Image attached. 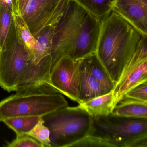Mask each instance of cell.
I'll list each match as a JSON object with an SVG mask.
<instances>
[{"mask_svg": "<svg viewBox=\"0 0 147 147\" xmlns=\"http://www.w3.org/2000/svg\"><path fill=\"white\" fill-rule=\"evenodd\" d=\"M100 21L75 1L69 0L54 35L52 65L62 57L79 60L95 54Z\"/></svg>", "mask_w": 147, "mask_h": 147, "instance_id": "obj_1", "label": "cell"}, {"mask_svg": "<svg viewBox=\"0 0 147 147\" xmlns=\"http://www.w3.org/2000/svg\"><path fill=\"white\" fill-rule=\"evenodd\" d=\"M143 36L113 10L101 20L95 55L115 86Z\"/></svg>", "mask_w": 147, "mask_h": 147, "instance_id": "obj_2", "label": "cell"}, {"mask_svg": "<svg viewBox=\"0 0 147 147\" xmlns=\"http://www.w3.org/2000/svg\"><path fill=\"white\" fill-rule=\"evenodd\" d=\"M42 118L50 131L51 147H70L92 131V117L79 105L65 107Z\"/></svg>", "mask_w": 147, "mask_h": 147, "instance_id": "obj_3", "label": "cell"}, {"mask_svg": "<svg viewBox=\"0 0 147 147\" xmlns=\"http://www.w3.org/2000/svg\"><path fill=\"white\" fill-rule=\"evenodd\" d=\"M68 106L63 94L54 92H16L0 101V122L19 116L43 117Z\"/></svg>", "mask_w": 147, "mask_h": 147, "instance_id": "obj_4", "label": "cell"}, {"mask_svg": "<svg viewBox=\"0 0 147 147\" xmlns=\"http://www.w3.org/2000/svg\"><path fill=\"white\" fill-rule=\"evenodd\" d=\"M91 134L114 147H125L135 138L147 133V119L126 117L111 114L92 117Z\"/></svg>", "mask_w": 147, "mask_h": 147, "instance_id": "obj_5", "label": "cell"}, {"mask_svg": "<svg viewBox=\"0 0 147 147\" xmlns=\"http://www.w3.org/2000/svg\"><path fill=\"white\" fill-rule=\"evenodd\" d=\"M31 54L17 40L13 32L5 49L0 52V87L15 92Z\"/></svg>", "mask_w": 147, "mask_h": 147, "instance_id": "obj_6", "label": "cell"}, {"mask_svg": "<svg viewBox=\"0 0 147 147\" xmlns=\"http://www.w3.org/2000/svg\"><path fill=\"white\" fill-rule=\"evenodd\" d=\"M50 82L54 92L65 95L80 104L79 60L63 57L55 63L51 67Z\"/></svg>", "mask_w": 147, "mask_h": 147, "instance_id": "obj_7", "label": "cell"}, {"mask_svg": "<svg viewBox=\"0 0 147 147\" xmlns=\"http://www.w3.org/2000/svg\"><path fill=\"white\" fill-rule=\"evenodd\" d=\"M52 67L51 55L42 59L37 64L29 60L15 92L22 93L41 91L55 92L51 88L50 82Z\"/></svg>", "mask_w": 147, "mask_h": 147, "instance_id": "obj_8", "label": "cell"}, {"mask_svg": "<svg viewBox=\"0 0 147 147\" xmlns=\"http://www.w3.org/2000/svg\"><path fill=\"white\" fill-rule=\"evenodd\" d=\"M112 10L147 35V0H115Z\"/></svg>", "mask_w": 147, "mask_h": 147, "instance_id": "obj_9", "label": "cell"}, {"mask_svg": "<svg viewBox=\"0 0 147 147\" xmlns=\"http://www.w3.org/2000/svg\"><path fill=\"white\" fill-rule=\"evenodd\" d=\"M147 81V59H146L131 69L115 85L113 90L115 105L127 92L137 86Z\"/></svg>", "mask_w": 147, "mask_h": 147, "instance_id": "obj_10", "label": "cell"}, {"mask_svg": "<svg viewBox=\"0 0 147 147\" xmlns=\"http://www.w3.org/2000/svg\"><path fill=\"white\" fill-rule=\"evenodd\" d=\"M79 98L80 104L110 92L88 73L82 59L79 60Z\"/></svg>", "mask_w": 147, "mask_h": 147, "instance_id": "obj_11", "label": "cell"}, {"mask_svg": "<svg viewBox=\"0 0 147 147\" xmlns=\"http://www.w3.org/2000/svg\"><path fill=\"white\" fill-rule=\"evenodd\" d=\"M60 1L31 0L21 14L30 30L51 13Z\"/></svg>", "mask_w": 147, "mask_h": 147, "instance_id": "obj_12", "label": "cell"}, {"mask_svg": "<svg viewBox=\"0 0 147 147\" xmlns=\"http://www.w3.org/2000/svg\"><path fill=\"white\" fill-rule=\"evenodd\" d=\"M111 113L126 117L147 119V103L124 96L116 103Z\"/></svg>", "mask_w": 147, "mask_h": 147, "instance_id": "obj_13", "label": "cell"}, {"mask_svg": "<svg viewBox=\"0 0 147 147\" xmlns=\"http://www.w3.org/2000/svg\"><path fill=\"white\" fill-rule=\"evenodd\" d=\"M79 105L92 117L107 116L111 113L115 105L113 90Z\"/></svg>", "mask_w": 147, "mask_h": 147, "instance_id": "obj_14", "label": "cell"}, {"mask_svg": "<svg viewBox=\"0 0 147 147\" xmlns=\"http://www.w3.org/2000/svg\"><path fill=\"white\" fill-rule=\"evenodd\" d=\"M58 23L46 27L36 37V42L31 55V62L37 64L42 59L51 55L53 38Z\"/></svg>", "mask_w": 147, "mask_h": 147, "instance_id": "obj_15", "label": "cell"}, {"mask_svg": "<svg viewBox=\"0 0 147 147\" xmlns=\"http://www.w3.org/2000/svg\"><path fill=\"white\" fill-rule=\"evenodd\" d=\"M82 59L87 70L93 77L108 91L113 90L115 84L95 53Z\"/></svg>", "mask_w": 147, "mask_h": 147, "instance_id": "obj_16", "label": "cell"}, {"mask_svg": "<svg viewBox=\"0 0 147 147\" xmlns=\"http://www.w3.org/2000/svg\"><path fill=\"white\" fill-rule=\"evenodd\" d=\"M13 18L14 32L17 40L31 55L35 48L36 39L32 35L21 14L13 13Z\"/></svg>", "mask_w": 147, "mask_h": 147, "instance_id": "obj_17", "label": "cell"}, {"mask_svg": "<svg viewBox=\"0 0 147 147\" xmlns=\"http://www.w3.org/2000/svg\"><path fill=\"white\" fill-rule=\"evenodd\" d=\"M13 32L12 11L7 6L0 5V52L5 49Z\"/></svg>", "mask_w": 147, "mask_h": 147, "instance_id": "obj_18", "label": "cell"}, {"mask_svg": "<svg viewBox=\"0 0 147 147\" xmlns=\"http://www.w3.org/2000/svg\"><path fill=\"white\" fill-rule=\"evenodd\" d=\"M42 120L41 117L19 116L6 119L2 122L18 135L28 134Z\"/></svg>", "mask_w": 147, "mask_h": 147, "instance_id": "obj_19", "label": "cell"}, {"mask_svg": "<svg viewBox=\"0 0 147 147\" xmlns=\"http://www.w3.org/2000/svg\"><path fill=\"white\" fill-rule=\"evenodd\" d=\"M101 20L112 10L115 0H73Z\"/></svg>", "mask_w": 147, "mask_h": 147, "instance_id": "obj_20", "label": "cell"}, {"mask_svg": "<svg viewBox=\"0 0 147 147\" xmlns=\"http://www.w3.org/2000/svg\"><path fill=\"white\" fill-rule=\"evenodd\" d=\"M146 59H147V35H144L140 40L133 56L124 69L118 82L131 69Z\"/></svg>", "mask_w": 147, "mask_h": 147, "instance_id": "obj_21", "label": "cell"}, {"mask_svg": "<svg viewBox=\"0 0 147 147\" xmlns=\"http://www.w3.org/2000/svg\"><path fill=\"white\" fill-rule=\"evenodd\" d=\"M27 135L37 140L43 147H51L50 131L44 123L43 119L40 121Z\"/></svg>", "mask_w": 147, "mask_h": 147, "instance_id": "obj_22", "label": "cell"}, {"mask_svg": "<svg viewBox=\"0 0 147 147\" xmlns=\"http://www.w3.org/2000/svg\"><path fill=\"white\" fill-rule=\"evenodd\" d=\"M114 147L99 137L90 134L70 145V147Z\"/></svg>", "mask_w": 147, "mask_h": 147, "instance_id": "obj_23", "label": "cell"}, {"mask_svg": "<svg viewBox=\"0 0 147 147\" xmlns=\"http://www.w3.org/2000/svg\"><path fill=\"white\" fill-rule=\"evenodd\" d=\"M7 147H43L39 142L27 134L16 135L12 142L7 143Z\"/></svg>", "mask_w": 147, "mask_h": 147, "instance_id": "obj_24", "label": "cell"}, {"mask_svg": "<svg viewBox=\"0 0 147 147\" xmlns=\"http://www.w3.org/2000/svg\"><path fill=\"white\" fill-rule=\"evenodd\" d=\"M147 81L137 86L124 96L147 103Z\"/></svg>", "mask_w": 147, "mask_h": 147, "instance_id": "obj_25", "label": "cell"}, {"mask_svg": "<svg viewBox=\"0 0 147 147\" xmlns=\"http://www.w3.org/2000/svg\"><path fill=\"white\" fill-rule=\"evenodd\" d=\"M125 147H147V133L133 138L126 144Z\"/></svg>", "mask_w": 147, "mask_h": 147, "instance_id": "obj_26", "label": "cell"}, {"mask_svg": "<svg viewBox=\"0 0 147 147\" xmlns=\"http://www.w3.org/2000/svg\"><path fill=\"white\" fill-rule=\"evenodd\" d=\"M31 0H17V13L21 14Z\"/></svg>", "mask_w": 147, "mask_h": 147, "instance_id": "obj_27", "label": "cell"}, {"mask_svg": "<svg viewBox=\"0 0 147 147\" xmlns=\"http://www.w3.org/2000/svg\"><path fill=\"white\" fill-rule=\"evenodd\" d=\"M0 5L7 6L12 11L13 13V7L11 0H0Z\"/></svg>", "mask_w": 147, "mask_h": 147, "instance_id": "obj_28", "label": "cell"}, {"mask_svg": "<svg viewBox=\"0 0 147 147\" xmlns=\"http://www.w3.org/2000/svg\"><path fill=\"white\" fill-rule=\"evenodd\" d=\"M13 7V13H17V0H11Z\"/></svg>", "mask_w": 147, "mask_h": 147, "instance_id": "obj_29", "label": "cell"}]
</instances>
